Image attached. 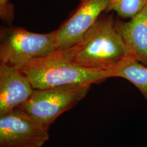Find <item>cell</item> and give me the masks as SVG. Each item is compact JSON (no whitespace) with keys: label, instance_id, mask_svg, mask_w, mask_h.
<instances>
[{"label":"cell","instance_id":"6","mask_svg":"<svg viewBox=\"0 0 147 147\" xmlns=\"http://www.w3.org/2000/svg\"><path fill=\"white\" fill-rule=\"evenodd\" d=\"M110 2L111 0H81L73 14L55 31L59 49H67L80 42L101 13L107 11Z\"/></svg>","mask_w":147,"mask_h":147},{"label":"cell","instance_id":"8","mask_svg":"<svg viewBox=\"0 0 147 147\" xmlns=\"http://www.w3.org/2000/svg\"><path fill=\"white\" fill-rule=\"evenodd\" d=\"M115 26L129 55L147 65V5L129 21L115 20Z\"/></svg>","mask_w":147,"mask_h":147},{"label":"cell","instance_id":"2","mask_svg":"<svg viewBox=\"0 0 147 147\" xmlns=\"http://www.w3.org/2000/svg\"><path fill=\"white\" fill-rule=\"evenodd\" d=\"M34 89L99 84L112 78V73L80 67L58 49L32 61L21 70Z\"/></svg>","mask_w":147,"mask_h":147},{"label":"cell","instance_id":"11","mask_svg":"<svg viewBox=\"0 0 147 147\" xmlns=\"http://www.w3.org/2000/svg\"><path fill=\"white\" fill-rule=\"evenodd\" d=\"M15 7L9 0H0V17L2 20L11 23L14 18Z\"/></svg>","mask_w":147,"mask_h":147},{"label":"cell","instance_id":"9","mask_svg":"<svg viewBox=\"0 0 147 147\" xmlns=\"http://www.w3.org/2000/svg\"><path fill=\"white\" fill-rule=\"evenodd\" d=\"M126 79L141 92L147 102V65L128 57L113 71L112 78Z\"/></svg>","mask_w":147,"mask_h":147},{"label":"cell","instance_id":"7","mask_svg":"<svg viewBox=\"0 0 147 147\" xmlns=\"http://www.w3.org/2000/svg\"><path fill=\"white\" fill-rule=\"evenodd\" d=\"M34 89L20 70L0 64V116L19 107L30 98Z\"/></svg>","mask_w":147,"mask_h":147},{"label":"cell","instance_id":"5","mask_svg":"<svg viewBox=\"0 0 147 147\" xmlns=\"http://www.w3.org/2000/svg\"><path fill=\"white\" fill-rule=\"evenodd\" d=\"M49 129L20 107L0 116V147H42Z\"/></svg>","mask_w":147,"mask_h":147},{"label":"cell","instance_id":"3","mask_svg":"<svg viewBox=\"0 0 147 147\" xmlns=\"http://www.w3.org/2000/svg\"><path fill=\"white\" fill-rule=\"evenodd\" d=\"M0 39L1 63L20 71L32 61L59 49L55 31L39 34L11 27L1 30Z\"/></svg>","mask_w":147,"mask_h":147},{"label":"cell","instance_id":"4","mask_svg":"<svg viewBox=\"0 0 147 147\" xmlns=\"http://www.w3.org/2000/svg\"><path fill=\"white\" fill-rule=\"evenodd\" d=\"M92 84H80L34 89L25 103L19 107L49 129L64 112L82 100Z\"/></svg>","mask_w":147,"mask_h":147},{"label":"cell","instance_id":"1","mask_svg":"<svg viewBox=\"0 0 147 147\" xmlns=\"http://www.w3.org/2000/svg\"><path fill=\"white\" fill-rule=\"evenodd\" d=\"M63 50L79 67L111 72L112 76L122 62L131 56L116 30L112 14L100 16L80 42Z\"/></svg>","mask_w":147,"mask_h":147},{"label":"cell","instance_id":"10","mask_svg":"<svg viewBox=\"0 0 147 147\" xmlns=\"http://www.w3.org/2000/svg\"><path fill=\"white\" fill-rule=\"evenodd\" d=\"M147 5V0H111L107 11H115L123 19H131Z\"/></svg>","mask_w":147,"mask_h":147}]
</instances>
